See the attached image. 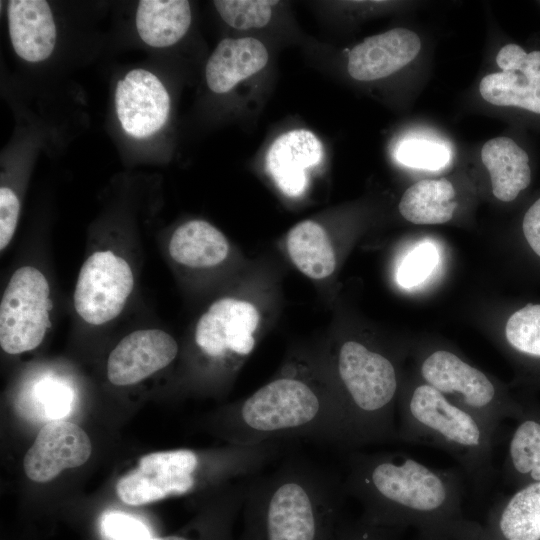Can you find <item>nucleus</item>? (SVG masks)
I'll return each mask as SVG.
<instances>
[{
    "label": "nucleus",
    "mask_w": 540,
    "mask_h": 540,
    "mask_svg": "<svg viewBox=\"0 0 540 540\" xmlns=\"http://www.w3.org/2000/svg\"><path fill=\"white\" fill-rule=\"evenodd\" d=\"M479 92L493 105L518 107L540 114V69L488 74L482 78Z\"/></svg>",
    "instance_id": "obj_24"
},
{
    "label": "nucleus",
    "mask_w": 540,
    "mask_h": 540,
    "mask_svg": "<svg viewBox=\"0 0 540 540\" xmlns=\"http://www.w3.org/2000/svg\"><path fill=\"white\" fill-rule=\"evenodd\" d=\"M177 353L176 340L163 330L131 332L111 351L107 377L117 386L136 384L168 366Z\"/></svg>",
    "instance_id": "obj_12"
},
{
    "label": "nucleus",
    "mask_w": 540,
    "mask_h": 540,
    "mask_svg": "<svg viewBox=\"0 0 540 540\" xmlns=\"http://www.w3.org/2000/svg\"><path fill=\"white\" fill-rule=\"evenodd\" d=\"M277 3L263 0L213 1L222 19L229 26L240 30L265 26L271 19L272 6Z\"/></svg>",
    "instance_id": "obj_25"
},
{
    "label": "nucleus",
    "mask_w": 540,
    "mask_h": 540,
    "mask_svg": "<svg viewBox=\"0 0 540 540\" xmlns=\"http://www.w3.org/2000/svg\"><path fill=\"white\" fill-rule=\"evenodd\" d=\"M346 469V495L377 524L465 540L474 523L464 515L457 470L433 468L402 452H353Z\"/></svg>",
    "instance_id": "obj_1"
},
{
    "label": "nucleus",
    "mask_w": 540,
    "mask_h": 540,
    "mask_svg": "<svg viewBox=\"0 0 540 540\" xmlns=\"http://www.w3.org/2000/svg\"><path fill=\"white\" fill-rule=\"evenodd\" d=\"M91 441L78 425L52 421L39 431L24 457V471L34 482L54 479L67 468L83 465L90 457Z\"/></svg>",
    "instance_id": "obj_11"
},
{
    "label": "nucleus",
    "mask_w": 540,
    "mask_h": 540,
    "mask_svg": "<svg viewBox=\"0 0 540 540\" xmlns=\"http://www.w3.org/2000/svg\"><path fill=\"white\" fill-rule=\"evenodd\" d=\"M269 60L266 47L257 39L225 38L208 59L205 78L215 93H227L240 81L261 71Z\"/></svg>",
    "instance_id": "obj_18"
},
{
    "label": "nucleus",
    "mask_w": 540,
    "mask_h": 540,
    "mask_svg": "<svg viewBox=\"0 0 540 540\" xmlns=\"http://www.w3.org/2000/svg\"><path fill=\"white\" fill-rule=\"evenodd\" d=\"M398 440L447 452L460 464L477 496L494 481L497 433L476 414L424 381L407 387L397 402Z\"/></svg>",
    "instance_id": "obj_4"
},
{
    "label": "nucleus",
    "mask_w": 540,
    "mask_h": 540,
    "mask_svg": "<svg viewBox=\"0 0 540 540\" xmlns=\"http://www.w3.org/2000/svg\"><path fill=\"white\" fill-rule=\"evenodd\" d=\"M419 36L405 28H394L367 37L350 51L348 72L358 81L385 78L410 63L419 53Z\"/></svg>",
    "instance_id": "obj_14"
},
{
    "label": "nucleus",
    "mask_w": 540,
    "mask_h": 540,
    "mask_svg": "<svg viewBox=\"0 0 540 540\" xmlns=\"http://www.w3.org/2000/svg\"><path fill=\"white\" fill-rule=\"evenodd\" d=\"M201 456L189 449L150 453L122 477L116 492L120 500L138 506L191 492L199 482Z\"/></svg>",
    "instance_id": "obj_8"
},
{
    "label": "nucleus",
    "mask_w": 540,
    "mask_h": 540,
    "mask_svg": "<svg viewBox=\"0 0 540 540\" xmlns=\"http://www.w3.org/2000/svg\"><path fill=\"white\" fill-rule=\"evenodd\" d=\"M323 146L309 130L296 129L281 134L270 146L266 166L278 188L289 197L304 193L308 186L307 171L318 165Z\"/></svg>",
    "instance_id": "obj_15"
},
{
    "label": "nucleus",
    "mask_w": 540,
    "mask_h": 540,
    "mask_svg": "<svg viewBox=\"0 0 540 540\" xmlns=\"http://www.w3.org/2000/svg\"><path fill=\"white\" fill-rule=\"evenodd\" d=\"M508 440L501 475L505 486L515 490L540 481V404L524 400Z\"/></svg>",
    "instance_id": "obj_17"
},
{
    "label": "nucleus",
    "mask_w": 540,
    "mask_h": 540,
    "mask_svg": "<svg viewBox=\"0 0 540 540\" xmlns=\"http://www.w3.org/2000/svg\"><path fill=\"white\" fill-rule=\"evenodd\" d=\"M20 212V202L13 190L0 188V249L3 251L15 233Z\"/></svg>",
    "instance_id": "obj_31"
},
{
    "label": "nucleus",
    "mask_w": 540,
    "mask_h": 540,
    "mask_svg": "<svg viewBox=\"0 0 540 540\" xmlns=\"http://www.w3.org/2000/svg\"><path fill=\"white\" fill-rule=\"evenodd\" d=\"M191 10L184 0H142L136 13V28L149 46L168 47L178 42L188 31Z\"/></svg>",
    "instance_id": "obj_21"
},
{
    "label": "nucleus",
    "mask_w": 540,
    "mask_h": 540,
    "mask_svg": "<svg viewBox=\"0 0 540 540\" xmlns=\"http://www.w3.org/2000/svg\"><path fill=\"white\" fill-rule=\"evenodd\" d=\"M115 104L124 131L135 138H146L165 124L170 97L155 74L145 69H133L118 81Z\"/></svg>",
    "instance_id": "obj_10"
},
{
    "label": "nucleus",
    "mask_w": 540,
    "mask_h": 540,
    "mask_svg": "<svg viewBox=\"0 0 540 540\" xmlns=\"http://www.w3.org/2000/svg\"><path fill=\"white\" fill-rule=\"evenodd\" d=\"M396 158L406 166L437 170L448 163L450 153L446 146L437 142L407 139L398 145Z\"/></svg>",
    "instance_id": "obj_26"
},
{
    "label": "nucleus",
    "mask_w": 540,
    "mask_h": 540,
    "mask_svg": "<svg viewBox=\"0 0 540 540\" xmlns=\"http://www.w3.org/2000/svg\"><path fill=\"white\" fill-rule=\"evenodd\" d=\"M345 495L332 471L288 454L247 479L239 540H336Z\"/></svg>",
    "instance_id": "obj_2"
},
{
    "label": "nucleus",
    "mask_w": 540,
    "mask_h": 540,
    "mask_svg": "<svg viewBox=\"0 0 540 540\" xmlns=\"http://www.w3.org/2000/svg\"><path fill=\"white\" fill-rule=\"evenodd\" d=\"M286 245L291 260L306 276L323 279L333 273L335 253L326 231L317 222L296 224L287 235Z\"/></svg>",
    "instance_id": "obj_23"
},
{
    "label": "nucleus",
    "mask_w": 540,
    "mask_h": 540,
    "mask_svg": "<svg viewBox=\"0 0 540 540\" xmlns=\"http://www.w3.org/2000/svg\"><path fill=\"white\" fill-rule=\"evenodd\" d=\"M222 424L235 445L306 438L351 449L334 388L321 389L299 372L273 379L228 408Z\"/></svg>",
    "instance_id": "obj_3"
},
{
    "label": "nucleus",
    "mask_w": 540,
    "mask_h": 540,
    "mask_svg": "<svg viewBox=\"0 0 540 540\" xmlns=\"http://www.w3.org/2000/svg\"><path fill=\"white\" fill-rule=\"evenodd\" d=\"M481 160L490 173L493 195L500 201H513L529 186V157L511 138L487 141L481 149Z\"/></svg>",
    "instance_id": "obj_19"
},
{
    "label": "nucleus",
    "mask_w": 540,
    "mask_h": 540,
    "mask_svg": "<svg viewBox=\"0 0 540 540\" xmlns=\"http://www.w3.org/2000/svg\"><path fill=\"white\" fill-rule=\"evenodd\" d=\"M259 320L253 304L232 297L219 299L199 318L195 343L212 359L246 357L254 349Z\"/></svg>",
    "instance_id": "obj_9"
},
{
    "label": "nucleus",
    "mask_w": 540,
    "mask_h": 540,
    "mask_svg": "<svg viewBox=\"0 0 540 540\" xmlns=\"http://www.w3.org/2000/svg\"><path fill=\"white\" fill-rule=\"evenodd\" d=\"M133 286V273L124 258L109 250L97 251L79 271L74 308L86 323L105 324L122 312Z\"/></svg>",
    "instance_id": "obj_7"
},
{
    "label": "nucleus",
    "mask_w": 540,
    "mask_h": 540,
    "mask_svg": "<svg viewBox=\"0 0 540 540\" xmlns=\"http://www.w3.org/2000/svg\"><path fill=\"white\" fill-rule=\"evenodd\" d=\"M422 381L458 405L476 414L498 434L506 419L522 414V403L512 399L483 371L447 349H435L422 358Z\"/></svg>",
    "instance_id": "obj_5"
},
{
    "label": "nucleus",
    "mask_w": 540,
    "mask_h": 540,
    "mask_svg": "<svg viewBox=\"0 0 540 540\" xmlns=\"http://www.w3.org/2000/svg\"><path fill=\"white\" fill-rule=\"evenodd\" d=\"M413 540H449V539L439 536V535H435V534L417 532Z\"/></svg>",
    "instance_id": "obj_33"
},
{
    "label": "nucleus",
    "mask_w": 540,
    "mask_h": 540,
    "mask_svg": "<svg viewBox=\"0 0 540 540\" xmlns=\"http://www.w3.org/2000/svg\"><path fill=\"white\" fill-rule=\"evenodd\" d=\"M465 540H540V481L497 501Z\"/></svg>",
    "instance_id": "obj_13"
},
{
    "label": "nucleus",
    "mask_w": 540,
    "mask_h": 540,
    "mask_svg": "<svg viewBox=\"0 0 540 540\" xmlns=\"http://www.w3.org/2000/svg\"><path fill=\"white\" fill-rule=\"evenodd\" d=\"M8 23L11 43L19 57L40 62L51 55L56 43V26L47 1H10Z\"/></svg>",
    "instance_id": "obj_16"
},
{
    "label": "nucleus",
    "mask_w": 540,
    "mask_h": 540,
    "mask_svg": "<svg viewBox=\"0 0 540 540\" xmlns=\"http://www.w3.org/2000/svg\"><path fill=\"white\" fill-rule=\"evenodd\" d=\"M452 183L445 179H425L410 186L399 202V212L414 224L448 222L457 208Z\"/></svg>",
    "instance_id": "obj_22"
},
{
    "label": "nucleus",
    "mask_w": 540,
    "mask_h": 540,
    "mask_svg": "<svg viewBox=\"0 0 540 540\" xmlns=\"http://www.w3.org/2000/svg\"><path fill=\"white\" fill-rule=\"evenodd\" d=\"M522 229L527 243L534 253L540 257V198L526 211Z\"/></svg>",
    "instance_id": "obj_32"
},
{
    "label": "nucleus",
    "mask_w": 540,
    "mask_h": 540,
    "mask_svg": "<svg viewBox=\"0 0 540 540\" xmlns=\"http://www.w3.org/2000/svg\"><path fill=\"white\" fill-rule=\"evenodd\" d=\"M50 286L33 266H22L10 277L0 304V345L8 354L38 347L50 327Z\"/></svg>",
    "instance_id": "obj_6"
},
{
    "label": "nucleus",
    "mask_w": 540,
    "mask_h": 540,
    "mask_svg": "<svg viewBox=\"0 0 540 540\" xmlns=\"http://www.w3.org/2000/svg\"><path fill=\"white\" fill-rule=\"evenodd\" d=\"M225 235L204 220H190L179 226L169 242V253L178 263L193 267H211L228 255Z\"/></svg>",
    "instance_id": "obj_20"
},
{
    "label": "nucleus",
    "mask_w": 540,
    "mask_h": 540,
    "mask_svg": "<svg viewBox=\"0 0 540 540\" xmlns=\"http://www.w3.org/2000/svg\"><path fill=\"white\" fill-rule=\"evenodd\" d=\"M438 252L431 243H422L404 258L397 272V281L404 288L423 282L438 263Z\"/></svg>",
    "instance_id": "obj_27"
},
{
    "label": "nucleus",
    "mask_w": 540,
    "mask_h": 540,
    "mask_svg": "<svg viewBox=\"0 0 540 540\" xmlns=\"http://www.w3.org/2000/svg\"><path fill=\"white\" fill-rule=\"evenodd\" d=\"M404 530L377 524L364 515L339 525L336 540H401Z\"/></svg>",
    "instance_id": "obj_28"
},
{
    "label": "nucleus",
    "mask_w": 540,
    "mask_h": 540,
    "mask_svg": "<svg viewBox=\"0 0 540 540\" xmlns=\"http://www.w3.org/2000/svg\"><path fill=\"white\" fill-rule=\"evenodd\" d=\"M496 63L502 71H536L540 69V51L527 53L517 44H507L498 52Z\"/></svg>",
    "instance_id": "obj_30"
},
{
    "label": "nucleus",
    "mask_w": 540,
    "mask_h": 540,
    "mask_svg": "<svg viewBox=\"0 0 540 540\" xmlns=\"http://www.w3.org/2000/svg\"><path fill=\"white\" fill-rule=\"evenodd\" d=\"M102 534L109 540H147L148 527L139 519L121 512H108L101 519Z\"/></svg>",
    "instance_id": "obj_29"
}]
</instances>
